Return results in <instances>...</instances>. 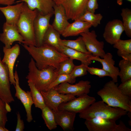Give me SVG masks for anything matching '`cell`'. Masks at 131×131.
I'll return each instance as SVG.
<instances>
[{"label": "cell", "mask_w": 131, "mask_h": 131, "mask_svg": "<svg viewBox=\"0 0 131 131\" xmlns=\"http://www.w3.org/2000/svg\"><path fill=\"white\" fill-rule=\"evenodd\" d=\"M22 45L40 70L51 67L58 70L61 63L69 58L64 54L48 45H43L38 47L24 44Z\"/></svg>", "instance_id": "obj_1"}, {"label": "cell", "mask_w": 131, "mask_h": 131, "mask_svg": "<svg viewBox=\"0 0 131 131\" xmlns=\"http://www.w3.org/2000/svg\"><path fill=\"white\" fill-rule=\"evenodd\" d=\"M112 80L106 82L97 92L102 100L109 106L120 108L131 112V97L123 94L117 83Z\"/></svg>", "instance_id": "obj_2"}, {"label": "cell", "mask_w": 131, "mask_h": 131, "mask_svg": "<svg viewBox=\"0 0 131 131\" xmlns=\"http://www.w3.org/2000/svg\"><path fill=\"white\" fill-rule=\"evenodd\" d=\"M28 67L29 72L26 78L27 81L32 82L40 92L48 91L50 85L58 75V70L52 67L42 70L38 69L32 58L29 63Z\"/></svg>", "instance_id": "obj_3"}, {"label": "cell", "mask_w": 131, "mask_h": 131, "mask_svg": "<svg viewBox=\"0 0 131 131\" xmlns=\"http://www.w3.org/2000/svg\"><path fill=\"white\" fill-rule=\"evenodd\" d=\"M127 112L122 108L110 106L103 101L95 102L86 110L79 113V116L85 120L100 117L116 121Z\"/></svg>", "instance_id": "obj_4"}, {"label": "cell", "mask_w": 131, "mask_h": 131, "mask_svg": "<svg viewBox=\"0 0 131 131\" xmlns=\"http://www.w3.org/2000/svg\"><path fill=\"white\" fill-rule=\"evenodd\" d=\"M37 12V9H30L24 2L22 11L16 25L19 33L24 39L23 44L36 46L34 22Z\"/></svg>", "instance_id": "obj_5"}, {"label": "cell", "mask_w": 131, "mask_h": 131, "mask_svg": "<svg viewBox=\"0 0 131 131\" xmlns=\"http://www.w3.org/2000/svg\"><path fill=\"white\" fill-rule=\"evenodd\" d=\"M64 8L68 19L75 20L85 12L88 0H53Z\"/></svg>", "instance_id": "obj_6"}, {"label": "cell", "mask_w": 131, "mask_h": 131, "mask_svg": "<svg viewBox=\"0 0 131 131\" xmlns=\"http://www.w3.org/2000/svg\"><path fill=\"white\" fill-rule=\"evenodd\" d=\"M96 101L95 98L84 94L77 98L60 104L58 110H65L79 113L88 108Z\"/></svg>", "instance_id": "obj_7"}, {"label": "cell", "mask_w": 131, "mask_h": 131, "mask_svg": "<svg viewBox=\"0 0 131 131\" xmlns=\"http://www.w3.org/2000/svg\"><path fill=\"white\" fill-rule=\"evenodd\" d=\"M41 92L46 106L54 112L58 110V107L61 103L76 98L75 96L71 94L60 93L55 87L51 88L47 91H42Z\"/></svg>", "instance_id": "obj_8"}, {"label": "cell", "mask_w": 131, "mask_h": 131, "mask_svg": "<svg viewBox=\"0 0 131 131\" xmlns=\"http://www.w3.org/2000/svg\"><path fill=\"white\" fill-rule=\"evenodd\" d=\"M82 37L87 50L93 56H97L102 58L106 53L104 50V43L98 41L94 30L88 31L80 34Z\"/></svg>", "instance_id": "obj_9"}, {"label": "cell", "mask_w": 131, "mask_h": 131, "mask_svg": "<svg viewBox=\"0 0 131 131\" xmlns=\"http://www.w3.org/2000/svg\"><path fill=\"white\" fill-rule=\"evenodd\" d=\"M55 87L60 93L71 94L78 97L89 93L91 85L89 81L81 80L74 84L67 82H63Z\"/></svg>", "instance_id": "obj_10"}, {"label": "cell", "mask_w": 131, "mask_h": 131, "mask_svg": "<svg viewBox=\"0 0 131 131\" xmlns=\"http://www.w3.org/2000/svg\"><path fill=\"white\" fill-rule=\"evenodd\" d=\"M10 84L8 69L2 61L0 53V98L9 104L14 101L10 90Z\"/></svg>", "instance_id": "obj_11"}, {"label": "cell", "mask_w": 131, "mask_h": 131, "mask_svg": "<svg viewBox=\"0 0 131 131\" xmlns=\"http://www.w3.org/2000/svg\"><path fill=\"white\" fill-rule=\"evenodd\" d=\"M124 31L122 22L118 19H114L108 22L106 25L103 37L107 43L113 45L120 39Z\"/></svg>", "instance_id": "obj_12"}, {"label": "cell", "mask_w": 131, "mask_h": 131, "mask_svg": "<svg viewBox=\"0 0 131 131\" xmlns=\"http://www.w3.org/2000/svg\"><path fill=\"white\" fill-rule=\"evenodd\" d=\"M53 15L49 14L42 15L38 11L34 22L36 46L40 47L43 45V37L50 25V19Z\"/></svg>", "instance_id": "obj_13"}, {"label": "cell", "mask_w": 131, "mask_h": 131, "mask_svg": "<svg viewBox=\"0 0 131 131\" xmlns=\"http://www.w3.org/2000/svg\"><path fill=\"white\" fill-rule=\"evenodd\" d=\"M16 81L14 86L16 90L15 97L20 100L24 105L26 113V120L28 123L33 120L31 112V107L33 104L30 91L26 92L20 87L19 84V78L17 72L16 70L14 73Z\"/></svg>", "instance_id": "obj_14"}, {"label": "cell", "mask_w": 131, "mask_h": 131, "mask_svg": "<svg viewBox=\"0 0 131 131\" xmlns=\"http://www.w3.org/2000/svg\"><path fill=\"white\" fill-rule=\"evenodd\" d=\"M2 33H0V41L7 48L11 47L15 41L23 43L24 39L19 33L16 25L7 24L6 22L3 24Z\"/></svg>", "instance_id": "obj_15"}, {"label": "cell", "mask_w": 131, "mask_h": 131, "mask_svg": "<svg viewBox=\"0 0 131 131\" xmlns=\"http://www.w3.org/2000/svg\"><path fill=\"white\" fill-rule=\"evenodd\" d=\"M84 124L89 131H117L118 124L111 119L95 117L86 119Z\"/></svg>", "instance_id": "obj_16"}, {"label": "cell", "mask_w": 131, "mask_h": 131, "mask_svg": "<svg viewBox=\"0 0 131 131\" xmlns=\"http://www.w3.org/2000/svg\"><path fill=\"white\" fill-rule=\"evenodd\" d=\"M4 56L2 61L7 66L9 73V78L11 84L14 86L16 81L14 78V68L16 60L20 53L19 45L16 44L9 48L4 46L3 48Z\"/></svg>", "instance_id": "obj_17"}, {"label": "cell", "mask_w": 131, "mask_h": 131, "mask_svg": "<svg viewBox=\"0 0 131 131\" xmlns=\"http://www.w3.org/2000/svg\"><path fill=\"white\" fill-rule=\"evenodd\" d=\"M90 59L92 61L94 60L100 62L102 65V68L109 73L112 80L115 83L117 82L119 70L118 67L114 66L115 61L111 53H106L102 58H100L98 56L92 55Z\"/></svg>", "instance_id": "obj_18"}, {"label": "cell", "mask_w": 131, "mask_h": 131, "mask_svg": "<svg viewBox=\"0 0 131 131\" xmlns=\"http://www.w3.org/2000/svg\"><path fill=\"white\" fill-rule=\"evenodd\" d=\"M21 2L26 3L30 9H37L42 15L54 14V7L55 4L53 0H20L16 2Z\"/></svg>", "instance_id": "obj_19"}, {"label": "cell", "mask_w": 131, "mask_h": 131, "mask_svg": "<svg viewBox=\"0 0 131 131\" xmlns=\"http://www.w3.org/2000/svg\"><path fill=\"white\" fill-rule=\"evenodd\" d=\"M54 112L57 125L64 131H74L76 113L65 110H58Z\"/></svg>", "instance_id": "obj_20"}, {"label": "cell", "mask_w": 131, "mask_h": 131, "mask_svg": "<svg viewBox=\"0 0 131 131\" xmlns=\"http://www.w3.org/2000/svg\"><path fill=\"white\" fill-rule=\"evenodd\" d=\"M24 4V2H21L14 5L0 7V11L5 16L7 23L16 25L22 11Z\"/></svg>", "instance_id": "obj_21"}, {"label": "cell", "mask_w": 131, "mask_h": 131, "mask_svg": "<svg viewBox=\"0 0 131 131\" xmlns=\"http://www.w3.org/2000/svg\"><path fill=\"white\" fill-rule=\"evenodd\" d=\"M55 18L52 24L53 27L61 35L69 24L65 10L60 5L55 4L54 7Z\"/></svg>", "instance_id": "obj_22"}, {"label": "cell", "mask_w": 131, "mask_h": 131, "mask_svg": "<svg viewBox=\"0 0 131 131\" xmlns=\"http://www.w3.org/2000/svg\"><path fill=\"white\" fill-rule=\"evenodd\" d=\"M92 26L90 24L77 19L66 27L61 35L64 37L75 36L89 31Z\"/></svg>", "instance_id": "obj_23"}, {"label": "cell", "mask_w": 131, "mask_h": 131, "mask_svg": "<svg viewBox=\"0 0 131 131\" xmlns=\"http://www.w3.org/2000/svg\"><path fill=\"white\" fill-rule=\"evenodd\" d=\"M60 35L50 24L44 37L43 45L52 47L60 52L62 45L61 43Z\"/></svg>", "instance_id": "obj_24"}, {"label": "cell", "mask_w": 131, "mask_h": 131, "mask_svg": "<svg viewBox=\"0 0 131 131\" xmlns=\"http://www.w3.org/2000/svg\"><path fill=\"white\" fill-rule=\"evenodd\" d=\"M60 52L67 56L69 58L73 60L75 59L80 61L81 64L88 66L92 62L90 57L92 55L90 53H84L63 45L61 47Z\"/></svg>", "instance_id": "obj_25"}, {"label": "cell", "mask_w": 131, "mask_h": 131, "mask_svg": "<svg viewBox=\"0 0 131 131\" xmlns=\"http://www.w3.org/2000/svg\"><path fill=\"white\" fill-rule=\"evenodd\" d=\"M114 48L117 49L118 55L122 58L131 59V39H119L114 45Z\"/></svg>", "instance_id": "obj_26"}, {"label": "cell", "mask_w": 131, "mask_h": 131, "mask_svg": "<svg viewBox=\"0 0 131 131\" xmlns=\"http://www.w3.org/2000/svg\"><path fill=\"white\" fill-rule=\"evenodd\" d=\"M62 45L85 53H89L87 50L82 37H79L74 40H62Z\"/></svg>", "instance_id": "obj_27"}, {"label": "cell", "mask_w": 131, "mask_h": 131, "mask_svg": "<svg viewBox=\"0 0 131 131\" xmlns=\"http://www.w3.org/2000/svg\"><path fill=\"white\" fill-rule=\"evenodd\" d=\"M119 76L121 82L131 79V59L122 58L119 61Z\"/></svg>", "instance_id": "obj_28"}, {"label": "cell", "mask_w": 131, "mask_h": 131, "mask_svg": "<svg viewBox=\"0 0 131 131\" xmlns=\"http://www.w3.org/2000/svg\"><path fill=\"white\" fill-rule=\"evenodd\" d=\"M41 110L42 117L48 128L50 130L56 129L57 125L54 111L46 106Z\"/></svg>", "instance_id": "obj_29"}, {"label": "cell", "mask_w": 131, "mask_h": 131, "mask_svg": "<svg viewBox=\"0 0 131 131\" xmlns=\"http://www.w3.org/2000/svg\"><path fill=\"white\" fill-rule=\"evenodd\" d=\"M27 82L33 104L35 107L41 109L46 105L41 92L37 89L32 82L30 81Z\"/></svg>", "instance_id": "obj_30"}, {"label": "cell", "mask_w": 131, "mask_h": 131, "mask_svg": "<svg viewBox=\"0 0 131 131\" xmlns=\"http://www.w3.org/2000/svg\"><path fill=\"white\" fill-rule=\"evenodd\" d=\"M103 16L100 13L95 14L86 11L78 19L90 23L92 26L97 27L100 24Z\"/></svg>", "instance_id": "obj_31"}, {"label": "cell", "mask_w": 131, "mask_h": 131, "mask_svg": "<svg viewBox=\"0 0 131 131\" xmlns=\"http://www.w3.org/2000/svg\"><path fill=\"white\" fill-rule=\"evenodd\" d=\"M121 16L122 17L124 31L128 37H131V10L127 8L122 9Z\"/></svg>", "instance_id": "obj_32"}, {"label": "cell", "mask_w": 131, "mask_h": 131, "mask_svg": "<svg viewBox=\"0 0 131 131\" xmlns=\"http://www.w3.org/2000/svg\"><path fill=\"white\" fill-rule=\"evenodd\" d=\"M73 60L69 58L61 62L57 70L58 74H70L75 66Z\"/></svg>", "instance_id": "obj_33"}, {"label": "cell", "mask_w": 131, "mask_h": 131, "mask_svg": "<svg viewBox=\"0 0 131 131\" xmlns=\"http://www.w3.org/2000/svg\"><path fill=\"white\" fill-rule=\"evenodd\" d=\"M76 79L72 78L70 74H58L55 80L50 85L49 90L57 86L62 83L67 82L72 84L74 83Z\"/></svg>", "instance_id": "obj_34"}, {"label": "cell", "mask_w": 131, "mask_h": 131, "mask_svg": "<svg viewBox=\"0 0 131 131\" xmlns=\"http://www.w3.org/2000/svg\"><path fill=\"white\" fill-rule=\"evenodd\" d=\"M88 66L84 64H81L78 66H74L70 74L71 77L76 79V77L84 76L87 74V67Z\"/></svg>", "instance_id": "obj_35"}, {"label": "cell", "mask_w": 131, "mask_h": 131, "mask_svg": "<svg viewBox=\"0 0 131 131\" xmlns=\"http://www.w3.org/2000/svg\"><path fill=\"white\" fill-rule=\"evenodd\" d=\"M5 103L0 98V126L5 127L8 121L7 114L8 112L5 108Z\"/></svg>", "instance_id": "obj_36"}, {"label": "cell", "mask_w": 131, "mask_h": 131, "mask_svg": "<svg viewBox=\"0 0 131 131\" xmlns=\"http://www.w3.org/2000/svg\"><path fill=\"white\" fill-rule=\"evenodd\" d=\"M118 88L124 95L131 97V79L121 82Z\"/></svg>", "instance_id": "obj_37"}, {"label": "cell", "mask_w": 131, "mask_h": 131, "mask_svg": "<svg viewBox=\"0 0 131 131\" xmlns=\"http://www.w3.org/2000/svg\"><path fill=\"white\" fill-rule=\"evenodd\" d=\"M87 71L91 74L96 75L100 77L106 76L110 77L109 73L102 68L100 69L93 67H90L88 66Z\"/></svg>", "instance_id": "obj_38"}, {"label": "cell", "mask_w": 131, "mask_h": 131, "mask_svg": "<svg viewBox=\"0 0 131 131\" xmlns=\"http://www.w3.org/2000/svg\"><path fill=\"white\" fill-rule=\"evenodd\" d=\"M98 0H88L86 5V11L94 13L98 9Z\"/></svg>", "instance_id": "obj_39"}, {"label": "cell", "mask_w": 131, "mask_h": 131, "mask_svg": "<svg viewBox=\"0 0 131 131\" xmlns=\"http://www.w3.org/2000/svg\"><path fill=\"white\" fill-rule=\"evenodd\" d=\"M17 123L15 131H23L25 129L24 124L23 120L21 119L20 115L19 112L16 114Z\"/></svg>", "instance_id": "obj_40"}, {"label": "cell", "mask_w": 131, "mask_h": 131, "mask_svg": "<svg viewBox=\"0 0 131 131\" xmlns=\"http://www.w3.org/2000/svg\"><path fill=\"white\" fill-rule=\"evenodd\" d=\"M131 131V129L127 127L122 121H120L119 124H118L117 131Z\"/></svg>", "instance_id": "obj_41"}, {"label": "cell", "mask_w": 131, "mask_h": 131, "mask_svg": "<svg viewBox=\"0 0 131 131\" xmlns=\"http://www.w3.org/2000/svg\"><path fill=\"white\" fill-rule=\"evenodd\" d=\"M16 0H0V4L7 5H12Z\"/></svg>", "instance_id": "obj_42"}, {"label": "cell", "mask_w": 131, "mask_h": 131, "mask_svg": "<svg viewBox=\"0 0 131 131\" xmlns=\"http://www.w3.org/2000/svg\"><path fill=\"white\" fill-rule=\"evenodd\" d=\"M5 108L6 110L8 112H10L11 111V109L9 103L5 102Z\"/></svg>", "instance_id": "obj_43"}, {"label": "cell", "mask_w": 131, "mask_h": 131, "mask_svg": "<svg viewBox=\"0 0 131 131\" xmlns=\"http://www.w3.org/2000/svg\"><path fill=\"white\" fill-rule=\"evenodd\" d=\"M9 130L5 127L0 126V131H8Z\"/></svg>", "instance_id": "obj_44"}, {"label": "cell", "mask_w": 131, "mask_h": 131, "mask_svg": "<svg viewBox=\"0 0 131 131\" xmlns=\"http://www.w3.org/2000/svg\"><path fill=\"white\" fill-rule=\"evenodd\" d=\"M123 0H117V2L118 4L120 5H122L123 3Z\"/></svg>", "instance_id": "obj_45"}, {"label": "cell", "mask_w": 131, "mask_h": 131, "mask_svg": "<svg viewBox=\"0 0 131 131\" xmlns=\"http://www.w3.org/2000/svg\"><path fill=\"white\" fill-rule=\"evenodd\" d=\"M128 1H130V2H131V0H126Z\"/></svg>", "instance_id": "obj_46"}, {"label": "cell", "mask_w": 131, "mask_h": 131, "mask_svg": "<svg viewBox=\"0 0 131 131\" xmlns=\"http://www.w3.org/2000/svg\"></svg>", "instance_id": "obj_47"}]
</instances>
